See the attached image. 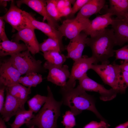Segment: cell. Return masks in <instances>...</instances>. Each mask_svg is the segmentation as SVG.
<instances>
[{
    "instance_id": "6da1fadb",
    "label": "cell",
    "mask_w": 128,
    "mask_h": 128,
    "mask_svg": "<svg viewBox=\"0 0 128 128\" xmlns=\"http://www.w3.org/2000/svg\"><path fill=\"white\" fill-rule=\"evenodd\" d=\"M60 91L62 96L63 103L70 108L75 116L81 113L83 110H87L93 112L101 120L105 121L96 107L93 97L87 94L79 85L75 88L61 87Z\"/></svg>"
},
{
    "instance_id": "7a4b0ae2",
    "label": "cell",
    "mask_w": 128,
    "mask_h": 128,
    "mask_svg": "<svg viewBox=\"0 0 128 128\" xmlns=\"http://www.w3.org/2000/svg\"><path fill=\"white\" fill-rule=\"evenodd\" d=\"M86 45L91 49L92 56L95 59L96 64H109V59L114 54V47L116 46L113 29H106L95 36L87 37Z\"/></svg>"
},
{
    "instance_id": "3957f363",
    "label": "cell",
    "mask_w": 128,
    "mask_h": 128,
    "mask_svg": "<svg viewBox=\"0 0 128 128\" xmlns=\"http://www.w3.org/2000/svg\"><path fill=\"white\" fill-rule=\"evenodd\" d=\"M46 101L34 118L25 124L28 128H57V122L60 115L62 101L56 100L50 88L48 86Z\"/></svg>"
},
{
    "instance_id": "277c9868",
    "label": "cell",
    "mask_w": 128,
    "mask_h": 128,
    "mask_svg": "<svg viewBox=\"0 0 128 128\" xmlns=\"http://www.w3.org/2000/svg\"><path fill=\"white\" fill-rule=\"evenodd\" d=\"M7 59L21 75L45 71L42 61L36 60L28 50L11 55Z\"/></svg>"
},
{
    "instance_id": "5b68a950",
    "label": "cell",
    "mask_w": 128,
    "mask_h": 128,
    "mask_svg": "<svg viewBox=\"0 0 128 128\" xmlns=\"http://www.w3.org/2000/svg\"><path fill=\"white\" fill-rule=\"evenodd\" d=\"M91 69L95 71L104 82L111 87L117 93L119 91V80L121 69L119 65L112 64H92Z\"/></svg>"
},
{
    "instance_id": "8992f818",
    "label": "cell",
    "mask_w": 128,
    "mask_h": 128,
    "mask_svg": "<svg viewBox=\"0 0 128 128\" xmlns=\"http://www.w3.org/2000/svg\"><path fill=\"white\" fill-rule=\"evenodd\" d=\"M2 17L4 21L18 31L26 28L35 29L25 15L23 11L15 5L14 0H12L9 9Z\"/></svg>"
},
{
    "instance_id": "52a82bcc",
    "label": "cell",
    "mask_w": 128,
    "mask_h": 128,
    "mask_svg": "<svg viewBox=\"0 0 128 128\" xmlns=\"http://www.w3.org/2000/svg\"><path fill=\"white\" fill-rule=\"evenodd\" d=\"M90 20L88 18L76 17L64 21L58 30L63 37L70 40L78 35L89 27Z\"/></svg>"
},
{
    "instance_id": "ba28073f",
    "label": "cell",
    "mask_w": 128,
    "mask_h": 128,
    "mask_svg": "<svg viewBox=\"0 0 128 128\" xmlns=\"http://www.w3.org/2000/svg\"><path fill=\"white\" fill-rule=\"evenodd\" d=\"M96 64L95 59L92 56L88 57L86 55L82 56L79 59L74 61L72 66L69 79L65 87L69 88H74L76 81L81 78L89 69L91 65Z\"/></svg>"
},
{
    "instance_id": "9c48e42d",
    "label": "cell",
    "mask_w": 128,
    "mask_h": 128,
    "mask_svg": "<svg viewBox=\"0 0 128 128\" xmlns=\"http://www.w3.org/2000/svg\"><path fill=\"white\" fill-rule=\"evenodd\" d=\"M80 87L85 91H94L99 93L100 99L103 101H107L111 100L116 96L118 93L111 88L108 90L104 86L90 78L87 73L79 80Z\"/></svg>"
},
{
    "instance_id": "30bf717a",
    "label": "cell",
    "mask_w": 128,
    "mask_h": 128,
    "mask_svg": "<svg viewBox=\"0 0 128 128\" xmlns=\"http://www.w3.org/2000/svg\"><path fill=\"white\" fill-rule=\"evenodd\" d=\"M43 66L45 69L48 70L46 78L47 81L61 87L65 86L70 75L68 65H56L46 61Z\"/></svg>"
},
{
    "instance_id": "8fae6325",
    "label": "cell",
    "mask_w": 128,
    "mask_h": 128,
    "mask_svg": "<svg viewBox=\"0 0 128 128\" xmlns=\"http://www.w3.org/2000/svg\"><path fill=\"white\" fill-rule=\"evenodd\" d=\"M21 75L7 59L0 62V85L6 87L19 83V80Z\"/></svg>"
},
{
    "instance_id": "7c38bea8",
    "label": "cell",
    "mask_w": 128,
    "mask_h": 128,
    "mask_svg": "<svg viewBox=\"0 0 128 128\" xmlns=\"http://www.w3.org/2000/svg\"><path fill=\"white\" fill-rule=\"evenodd\" d=\"M34 29L26 28L18 31L12 36L14 41L19 43L20 40L23 41L28 50L32 55H35L39 51V43L34 32Z\"/></svg>"
},
{
    "instance_id": "4fadbf2b",
    "label": "cell",
    "mask_w": 128,
    "mask_h": 128,
    "mask_svg": "<svg viewBox=\"0 0 128 128\" xmlns=\"http://www.w3.org/2000/svg\"><path fill=\"white\" fill-rule=\"evenodd\" d=\"M87 36L83 32L70 40L66 49L67 54V58H71L74 61L82 56L84 49L86 45V41Z\"/></svg>"
},
{
    "instance_id": "5bb4252c",
    "label": "cell",
    "mask_w": 128,
    "mask_h": 128,
    "mask_svg": "<svg viewBox=\"0 0 128 128\" xmlns=\"http://www.w3.org/2000/svg\"><path fill=\"white\" fill-rule=\"evenodd\" d=\"M18 6L24 4L27 5L43 17L47 23L55 28H58L57 21L51 18L48 14L46 8V1L43 0H20L16 1Z\"/></svg>"
},
{
    "instance_id": "9a60e30c",
    "label": "cell",
    "mask_w": 128,
    "mask_h": 128,
    "mask_svg": "<svg viewBox=\"0 0 128 128\" xmlns=\"http://www.w3.org/2000/svg\"><path fill=\"white\" fill-rule=\"evenodd\" d=\"M113 15L110 13H106L99 15L90 20L88 27L82 32L88 36L92 37L97 35L104 31L112 22L111 17Z\"/></svg>"
},
{
    "instance_id": "2e32d148",
    "label": "cell",
    "mask_w": 128,
    "mask_h": 128,
    "mask_svg": "<svg viewBox=\"0 0 128 128\" xmlns=\"http://www.w3.org/2000/svg\"><path fill=\"white\" fill-rule=\"evenodd\" d=\"M5 90V100L3 110L1 115L4 120L5 122H7L12 117L25 110L24 105L21 103Z\"/></svg>"
},
{
    "instance_id": "e0dca14e",
    "label": "cell",
    "mask_w": 128,
    "mask_h": 128,
    "mask_svg": "<svg viewBox=\"0 0 128 128\" xmlns=\"http://www.w3.org/2000/svg\"><path fill=\"white\" fill-rule=\"evenodd\" d=\"M23 12L25 16L30 21L35 29L40 30L48 37L54 38L63 43V36L58 29L48 23L37 20L28 12L24 11Z\"/></svg>"
},
{
    "instance_id": "ac0fdd59",
    "label": "cell",
    "mask_w": 128,
    "mask_h": 128,
    "mask_svg": "<svg viewBox=\"0 0 128 128\" xmlns=\"http://www.w3.org/2000/svg\"><path fill=\"white\" fill-rule=\"evenodd\" d=\"M111 25L114 31L116 46H122L128 42V23L116 17L112 18Z\"/></svg>"
},
{
    "instance_id": "d6986e66",
    "label": "cell",
    "mask_w": 128,
    "mask_h": 128,
    "mask_svg": "<svg viewBox=\"0 0 128 128\" xmlns=\"http://www.w3.org/2000/svg\"><path fill=\"white\" fill-rule=\"evenodd\" d=\"M105 2V0H89L79 11L76 17L89 19L92 15L100 12Z\"/></svg>"
},
{
    "instance_id": "ffe728a7",
    "label": "cell",
    "mask_w": 128,
    "mask_h": 128,
    "mask_svg": "<svg viewBox=\"0 0 128 128\" xmlns=\"http://www.w3.org/2000/svg\"><path fill=\"white\" fill-rule=\"evenodd\" d=\"M28 50L25 45L9 40L0 43V56H11Z\"/></svg>"
},
{
    "instance_id": "44dd1931",
    "label": "cell",
    "mask_w": 128,
    "mask_h": 128,
    "mask_svg": "<svg viewBox=\"0 0 128 128\" xmlns=\"http://www.w3.org/2000/svg\"><path fill=\"white\" fill-rule=\"evenodd\" d=\"M31 88L26 87L18 83L6 87L5 89L18 101L24 105L31 93Z\"/></svg>"
},
{
    "instance_id": "7402d4cb",
    "label": "cell",
    "mask_w": 128,
    "mask_h": 128,
    "mask_svg": "<svg viewBox=\"0 0 128 128\" xmlns=\"http://www.w3.org/2000/svg\"><path fill=\"white\" fill-rule=\"evenodd\" d=\"M110 6L106 13L120 18L128 12V0H109Z\"/></svg>"
},
{
    "instance_id": "603a6c76",
    "label": "cell",
    "mask_w": 128,
    "mask_h": 128,
    "mask_svg": "<svg viewBox=\"0 0 128 128\" xmlns=\"http://www.w3.org/2000/svg\"><path fill=\"white\" fill-rule=\"evenodd\" d=\"M40 51L43 53L55 50L61 53L64 48L63 43L53 38L48 37L42 43L39 44Z\"/></svg>"
},
{
    "instance_id": "cb8c5ba5",
    "label": "cell",
    "mask_w": 128,
    "mask_h": 128,
    "mask_svg": "<svg viewBox=\"0 0 128 128\" xmlns=\"http://www.w3.org/2000/svg\"><path fill=\"white\" fill-rule=\"evenodd\" d=\"M42 75L37 73H32L21 76L19 83L28 87H35L42 81Z\"/></svg>"
},
{
    "instance_id": "d4e9b609",
    "label": "cell",
    "mask_w": 128,
    "mask_h": 128,
    "mask_svg": "<svg viewBox=\"0 0 128 128\" xmlns=\"http://www.w3.org/2000/svg\"><path fill=\"white\" fill-rule=\"evenodd\" d=\"M43 53V57L46 61L56 65H63L67 59L66 56L57 51H51Z\"/></svg>"
},
{
    "instance_id": "484cf974",
    "label": "cell",
    "mask_w": 128,
    "mask_h": 128,
    "mask_svg": "<svg viewBox=\"0 0 128 128\" xmlns=\"http://www.w3.org/2000/svg\"><path fill=\"white\" fill-rule=\"evenodd\" d=\"M32 112L28 110L22 111L15 115V119L9 125L11 128H19L22 125L34 118L35 116Z\"/></svg>"
},
{
    "instance_id": "4316f807",
    "label": "cell",
    "mask_w": 128,
    "mask_h": 128,
    "mask_svg": "<svg viewBox=\"0 0 128 128\" xmlns=\"http://www.w3.org/2000/svg\"><path fill=\"white\" fill-rule=\"evenodd\" d=\"M47 98V96L36 95L27 101L29 110L33 112H37L45 103Z\"/></svg>"
},
{
    "instance_id": "83f0119b",
    "label": "cell",
    "mask_w": 128,
    "mask_h": 128,
    "mask_svg": "<svg viewBox=\"0 0 128 128\" xmlns=\"http://www.w3.org/2000/svg\"><path fill=\"white\" fill-rule=\"evenodd\" d=\"M46 1V8L50 16L56 21L59 20L61 17L56 5V0Z\"/></svg>"
},
{
    "instance_id": "f1b7e54d",
    "label": "cell",
    "mask_w": 128,
    "mask_h": 128,
    "mask_svg": "<svg viewBox=\"0 0 128 128\" xmlns=\"http://www.w3.org/2000/svg\"><path fill=\"white\" fill-rule=\"evenodd\" d=\"M74 115L71 111L66 112L63 116V120L61 122L65 128H73L76 125Z\"/></svg>"
},
{
    "instance_id": "f546056e",
    "label": "cell",
    "mask_w": 128,
    "mask_h": 128,
    "mask_svg": "<svg viewBox=\"0 0 128 128\" xmlns=\"http://www.w3.org/2000/svg\"><path fill=\"white\" fill-rule=\"evenodd\" d=\"M119 93H125L128 87V72L121 70L119 80Z\"/></svg>"
},
{
    "instance_id": "4dcf8cb0",
    "label": "cell",
    "mask_w": 128,
    "mask_h": 128,
    "mask_svg": "<svg viewBox=\"0 0 128 128\" xmlns=\"http://www.w3.org/2000/svg\"><path fill=\"white\" fill-rule=\"evenodd\" d=\"M116 59H120L128 61V45L114 50Z\"/></svg>"
},
{
    "instance_id": "1f68e13d",
    "label": "cell",
    "mask_w": 128,
    "mask_h": 128,
    "mask_svg": "<svg viewBox=\"0 0 128 128\" xmlns=\"http://www.w3.org/2000/svg\"><path fill=\"white\" fill-rule=\"evenodd\" d=\"M89 0H77L74 3L72 7L71 12L69 14L71 16H73L77 12L79 11Z\"/></svg>"
},
{
    "instance_id": "d6a6232c",
    "label": "cell",
    "mask_w": 128,
    "mask_h": 128,
    "mask_svg": "<svg viewBox=\"0 0 128 128\" xmlns=\"http://www.w3.org/2000/svg\"><path fill=\"white\" fill-rule=\"evenodd\" d=\"M110 126L104 121L101 120L99 122L92 121L86 125L83 128H108Z\"/></svg>"
},
{
    "instance_id": "836d02e7",
    "label": "cell",
    "mask_w": 128,
    "mask_h": 128,
    "mask_svg": "<svg viewBox=\"0 0 128 128\" xmlns=\"http://www.w3.org/2000/svg\"><path fill=\"white\" fill-rule=\"evenodd\" d=\"M4 20L2 16L0 17V41H4L9 40L6 34L5 30Z\"/></svg>"
},
{
    "instance_id": "e575fe53",
    "label": "cell",
    "mask_w": 128,
    "mask_h": 128,
    "mask_svg": "<svg viewBox=\"0 0 128 128\" xmlns=\"http://www.w3.org/2000/svg\"><path fill=\"white\" fill-rule=\"evenodd\" d=\"M0 112L1 114L2 113L4 107V92L5 87L0 85Z\"/></svg>"
},
{
    "instance_id": "d590c367",
    "label": "cell",
    "mask_w": 128,
    "mask_h": 128,
    "mask_svg": "<svg viewBox=\"0 0 128 128\" xmlns=\"http://www.w3.org/2000/svg\"><path fill=\"white\" fill-rule=\"evenodd\" d=\"M72 7L71 6H66L59 11L61 17L67 16L69 15L71 12Z\"/></svg>"
},
{
    "instance_id": "8d00e7d4",
    "label": "cell",
    "mask_w": 128,
    "mask_h": 128,
    "mask_svg": "<svg viewBox=\"0 0 128 128\" xmlns=\"http://www.w3.org/2000/svg\"><path fill=\"white\" fill-rule=\"evenodd\" d=\"M56 5L59 12L65 6V0H56Z\"/></svg>"
},
{
    "instance_id": "74e56055",
    "label": "cell",
    "mask_w": 128,
    "mask_h": 128,
    "mask_svg": "<svg viewBox=\"0 0 128 128\" xmlns=\"http://www.w3.org/2000/svg\"><path fill=\"white\" fill-rule=\"evenodd\" d=\"M121 70L128 72V61L124 60L119 65Z\"/></svg>"
},
{
    "instance_id": "f35d334b",
    "label": "cell",
    "mask_w": 128,
    "mask_h": 128,
    "mask_svg": "<svg viewBox=\"0 0 128 128\" xmlns=\"http://www.w3.org/2000/svg\"><path fill=\"white\" fill-rule=\"evenodd\" d=\"M114 128H128V121L119 124Z\"/></svg>"
},
{
    "instance_id": "ab89813d",
    "label": "cell",
    "mask_w": 128,
    "mask_h": 128,
    "mask_svg": "<svg viewBox=\"0 0 128 128\" xmlns=\"http://www.w3.org/2000/svg\"><path fill=\"white\" fill-rule=\"evenodd\" d=\"M2 118H0V128H7L5 123Z\"/></svg>"
},
{
    "instance_id": "60d3db41",
    "label": "cell",
    "mask_w": 128,
    "mask_h": 128,
    "mask_svg": "<svg viewBox=\"0 0 128 128\" xmlns=\"http://www.w3.org/2000/svg\"><path fill=\"white\" fill-rule=\"evenodd\" d=\"M11 1L8 0H0V5L3 7H6L7 6V2Z\"/></svg>"
},
{
    "instance_id": "b9f144b4",
    "label": "cell",
    "mask_w": 128,
    "mask_h": 128,
    "mask_svg": "<svg viewBox=\"0 0 128 128\" xmlns=\"http://www.w3.org/2000/svg\"><path fill=\"white\" fill-rule=\"evenodd\" d=\"M119 18L124 20L128 23V12L124 14L122 17Z\"/></svg>"
}]
</instances>
